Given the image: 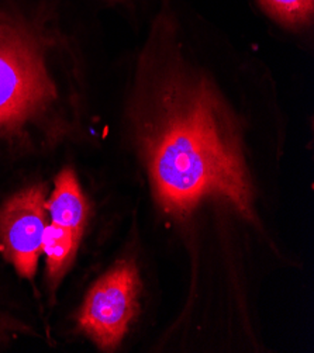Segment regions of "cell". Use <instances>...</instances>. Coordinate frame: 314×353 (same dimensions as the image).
Masks as SVG:
<instances>
[{"mask_svg": "<svg viewBox=\"0 0 314 353\" xmlns=\"http://www.w3.org/2000/svg\"><path fill=\"white\" fill-rule=\"evenodd\" d=\"M135 135L164 213L185 220L207 203L254 220L239 127L216 83L181 59L146 78Z\"/></svg>", "mask_w": 314, "mask_h": 353, "instance_id": "cell-1", "label": "cell"}, {"mask_svg": "<svg viewBox=\"0 0 314 353\" xmlns=\"http://www.w3.org/2000/svg\"><path fill=\"white\" fill-rule=\"evenodd\" d=\"M69 0H0V143L24 145L32 135L57 141L68 130L54 58L69 47Z\"/></svg>", "mask_w": 314, "mask_h": 353, "instance_id": "cell-2", "label": "cell"}, {"mask_svg": "<svg viewBox=\"0 0 314 353\" xmlns=\"http://www.w3.org/2000/svg\"><path fill=\"white\" fill-rule=\"evenodd\" d=\"M139 290L138 269L126 261L93 285L79 315V327L99 349L113 352L119 347L137 315Z\"/></svg>", "mask_w": 314, "mask_h": 353, "instance_id": "cell-3", "label": "cell"}, {"mask_svg": "<svg viewBox=\"0 0 314 353\" xmlns=\"http://www.w3.org/2000/svg\"><path fill=\"white\" fill-rule=\"evenodd\" d=\"M31 186L10 197L0 210V245L21 277L32 279L47 230L46 194Z\"/></svg>", "mask_w": 314, "mask_h": 353, "instance_id": "cell-4", "label": "cell"}, {"mask_svg": "<svg viewBox=\"0 0 314 353\" xmlns=\"http://www.w3.org/2000/svg\"><path fill=\"white\" fill-rule=\"evenodd\" d=\"M51 224L72 231L81 238L88 214V204L71 168L63 169L55 179V188L46 203Z\"/></svg>", "mask_w": 314, "mask_h": 353, "instance_id": "cell-5", "label": "cell"}, {"mask_svg": "<svg viewBox=\"0 0 314 353\" xmlns=\"http://www.w3.org/2000/svg\"><path fill=\"white\" fill-rule=\"evenodd\" d=\"M79 236L66 228L48 224L44 241H43V252L47 256L48 276L51 281H58L66 266L71 262L79 243Z\"/></svg>", "mask_w": 314, "mask_h": 353, "instance_id": "cell-6", "label": "cell"}, {"mask_svg": "<svg viewBox=\"0 0 314 353\" xmlns=\"http://www.w3.org/2000/svg\"><path fill=\"white\" fill-rule=\"evenodd\" d=\"M262 9L276 21L288 27H303L311 23L314 0H258Z\"/></svg>", "mask_w": 314, "mask_h": 353, "instance_id": "cell-7", "label": "cell"}]
</instances>
